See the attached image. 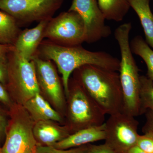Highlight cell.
<instances>
[{
	"mask_svg": "<svg viewBox=\"0 0 153 153\" xmlns=\"http://www.w3.org/2000/svg\"><path fill=\"white\" fill-rule=\"evenodd\" d=\"M88 153H117L106 144L100 145L89 144Z\"/></svg>",
	"mask_w": 153,
	"mask_h": 153,
	"instance_id": "24",
	"label": "cell"
},
{
	"mask_svg": "<svg viewBox=\"0 0 153 153\" xmlns=\"http://www.w3.org/2000/svg\"><path fill=\"white\" fill-rule=\"evenodd\" d=\"M8 70L7 84L22 104L41 93L33 60H26L14 49L8 55Z\"/></svg>",
	"mask_w": 153,
	"mask_h": 153,
	"instance_id": "5",
	"label": "cell"
},
{
	"mask_svg": "<svg viewBox=\"0 0 153 153\" xmlns=\"http://www.w3.org/2000/svg\"><path fill=\"white\" fill-rule=\"evenodd\" d=\"M105 124L89 127L70 134L66 138L55 144L52 147L59 149H68L98 141L105 140Z\"/></svg>",
	"mask_w": 153,
	"mask_h": 153,
	"instance_id": "13",
	"label": "cell"
},
{
	"mask_svg": "<svg viewBox=\"0 0 153 153\" xmlns=\"http://www.w3.org/2000/svg\"><path fill=\"white\" fill-rule=\"evenodd\" d=\"M36 56L55 62L62 75L63 89L67 98L69 94L70 75L77 68L91 65L119 71L120 67V60L106 52H92L84 49L81 45L65 47L49 40L41 42Z\"/></svg>",
	"mask_w": 153,
	"mask_h": 153,
	"instance_id": "1",
	"label": "cell"
},
{
	"mask_svg": "<svg viewBox=\"0 0 153 153\" xmlns=\"http://www.w3.org/2000/svg\"><path fill=\"white\" fill-rule=\"evenodd\" d=\"M126 153H148L141 149L137 146H135L130 149Z\"/></svg>",
	"mask_w": 153,
	"mask_h": 153,
	"instance_id": "29",
	"label": "cell"
},
{
	"mask_svg": "<svg viewBox=\"0 0 153 153\" xmlns=\"http://www.w3.org/2000/svg\"><path fill=\"white\" fill-rule=\"evenodd\" d=\"M14 49L13 45L0 44V61L7 60L9 53Z\"/></svg>",
	"mask_w": 153,
	"mask_h": 153,
	"instance_id": "26",
	"label": "cell"
},
{
	"mask_svg": "<svg viewBox=\"0 0 153 153\" xmlns=\"http://www.w3.org/2000/svg\"><path fill=\"white\" fill-rule=\"evenodd\" d=\"M131 23L120 25L114 31V37L120 49L121 60L119 71L123 95L122 112L134 117L141 115L140 99V75L130 44Z\"/></svg>",
	"mask_w": 153,
	"mask_h": 153,
	"instance_id": "3",
	"label": "cell"
},
{
	"mask_svg": "<svg viewBox=\"0 0 153 153\" xmlns=\"http://www.w3.org/2000/svg\"><path fill=\"white\" fill-rule=\"evenodd\" d=\"M45 38L65 47L81 45L85 41L84 22L76 12H63L48 22L44 32Z\"/></svg>",
	"mask_w": 153,
	"mask_h": 153,
	"instance_id": "7",
	"label": "cell"
},
{
	"mask_svg": "<svg viewBox=\"0 0 153 153\" xmlns=\"http://www.w3.org/2000/svg\"><path fill=\"white\" fill-rule=\"evenodd\" d=\"M54 122L44 120L35 123L33 134L39 145L52 146L71 134L67 126H60Z\"/></svg>",
	"mask_w": 153,
	"mask_h": 153,
	"instance_id": "14",
	"label": "cell"
},
{
	"mask_svg": "<svg viewBox=\"0 0 153 153\" xmlns=\"http://www.w3.org/2000/svg\"><path fill=\"white\" fill-rule=\"evenodd\" d=\"M140 99L141 115L147 110L153 111V83L144 75L140 76Z\"/></svg>",
	"mask_w": 153,
	"mask_h": 153,
	"instance_id": "20",
	"label": "cell"
},
{
	"mask_svg": "<svg viewBox=\"0 0 153 153\" xmlns=\"http://www.w3.org/2000/svg\"><path fill=\"white\" fill-rule=\"evenodd\" d=\"M35 122L25 108L15 115L0 153H35L38 145L33 128Z\"/></svg>",
	"mask_w": 153,
	"mask_h": 153,
	"instance_id": "9",
	"label": "cell"
},
{
	"mask_svg": "<svg viewBox=\"0 0 153 153\" xmlns=\"http://www.w3.org/2000/svg\"><path fill=\"white\" fill-rule=\"evenodd\" d=\"M50 20L39 22L35 27L26 29L19 34L14 45L15 50L26 60L31 61L36 55L44 38L46 26Z\"/></svg>",
	"mask_w": 153,
	"mask_h": 153,
	"instance_id": "12",
	"label": "cell"
},
{
	"mask_svg": "<svg viewBox=\"0 0 153 153\" xmlns=\"http://www.w3.org/2000/svg\"><path fill=\"white\" fill-rule=\"evenodd\" d=\"M36 66V75L40 89L59 109L66 107L65 94L56 69L50 60L37 56L33 60Z\"/></svg>",
	"mask_w": 153,
	"mask_h": 153,
	"instance_id": "11",
	"label": "cell"
},
{
	"mask_svg": "<svg viewBox=\"0 0 153 153\" xmlns=\"http://www.w3.org/2000/svg\"><path fill=\"white\" fill-rule=\"evenodd\" d=\"M64 0H0V10L16 21L19 26L53 18Z\"/></svg>",
	"mask_w": 153,
	"mask_h": 153,
	"instance_id": "6",
	"label": "cell"
},
{
	"mask_svg": "<svg viewBox=\"0 0 153 153\" xmlns=\"http://www.w3.org/2000/svg\"><path fill=\"white\" fill-rule=\"evenodd\" d=\"M1 147H0V153H1Z\"/></svg>",
	"mask_w": 153,
	"mask_h": 153,
	"instance_id": "30",
	"label": "cell"
},
{
	"mask_svg": "<svg viewBox=\"0 0 153 153\" xmlns=\"http://www.w3.org/2000/svg\"><path fill=\"white\" fill-rule=\"evenodd\" d=\"M89 144L68 149H59L52 146L38 145L35 153H88Z\"/></svg>",
	"mask_w": 153,
	"mask_h": 153,
	"instance_id": "21",
	"label": "cell"
},
{
	"mask_svg": "<svg viewBox=\"0 0 153 153\" xmlns=\"http://www.w3.org/2000/svg\"><path fill=\"white\" fill-rule=\"evenodd\" d=\"M23 105L35 122L44 120L62 121L60 114L43 98L41 93L37 94Z\"/></svg>",
	"mask_w": 153,
	"mask_h": 153,
	"instance_id": "15",
	"label": "cell"
},
{
	"mask_svg": "<svg viewBox=\"0 0 153 153\" xmlns=\"http://www.w3.org/2000/svg\"><path fill=\"white\" fill-rule=\"evenodd\" d=\"M74 72L75 79L105 114L111 115L122 112L123 95L117 71L86 65Z\"/></svg>",
	"mask_w": 153,
	"mask_h": 153,
	"instance_id": "2",
	"label": "cell"
},
{
	"mask_svg": "<svg viewBox=\"0 0 153 153\" xmlns=\"http://www.w3.org/2000/svg\"><path fill=\"white\" fill-rule=\"evenodd\" d=\"M131 52L140 56L147 67V77L153 83V50L140 36H137L130 42Z\"/></svg>",
	"mask_w": 153,
	"mask_h": 153,
	"instance_id": "19",
	"label": "cell"
},
{
	"mask_svg": "<svg viewBox=\"0 0 153 153\" xmlns=\"http://www.w3.org/2000/svg\"><path fill=\"white\" fill-rule=\"evenodd\" d=\"M7 129V120L2 114L0 112V147L2 140L6 136Z\"/></svg>",
	"mask_w": 153,
	"mask_h": 153,
	"instance_id": "27",
	"label": "cell"
},
{
	"mask_svg": "<svg viewBox=\"0 0 153 153\" xmlns=\"http://www.w3.org/2000/svg\"><path fill=\"white\" fill-rule=\"evenodd\" d=\"M3 85L0 82V101L4 104L9 105L10 103V100L8 94Z\"/></svg>",
	"mask_w": 153,
	"mask_h": 153,
	"instance_id": "28",
	"label": "cell"
},
{
	"mask_svg": "<svg viewBox=\"0 0 153 153\" xmlns=\"http://www.w3.org/2000/svg\"><path fill=\"white\" fill-rule=\"evenodd\" d=\"M68 11L79 14L84 22L85 41L95 43L111 34V30L105 24V18L98 6L97 0H73Z\"/></svg>",
	"mask_w": 153,
	"mask_h": 153,
	"instance_id": "10",
	"label": "cell"
},
{
	"mask_svg": "<svg viewBox=\"0 0 153 153\" xmlns=\"http://www.w3.org/2000/svg\"><path fill=\"white\" fill-rule=\"evenodd\" d=\"M137 146L148 153H153V135L151 134L144 133L139 135Z\"/></svg>",
	"mask_w": 153,
	"mask_h": 153,
	"instance_id": "22",
	"label": "cell"
},
{
	"mask_svg": "<svg viewBox=\"0 0 153 153\" xmlns=\"http://www.w3.org/2000/svg\"><path fill=\"white\" fill-rule=\"evenodd\" d=\"M8 81V59L0 61V82L3 85L7 84Z\"/></svg>",
	"mask_w": 153,
	"mask_h": 153,
	"instance_id": "25",
	"label": "cell"
},
{
	"mask_svg": "<svg viewBox=\"0 0 153 153\" xmlns=\"http://www.w3.org/2000/svg\"><path fill=\"white\" fill-rule=\"evenodd\" d=\"M145 114L146 121L143 126L142 131L144 134H151L153 135V111L147 110Z\"/></svg>",
	"mask_w": 153,
	"mask_h": 153,
	"instance_id": "23",
	"label": "cell"
},
{
	"mask_svg": "<svg viewBox=\"0 0 153 153\" xmlns=\"http://www.w3.org/2000/svg\"><path fill=\"white\" fill-rule=\"evenodd\" d=\"M105 122V142L117 153H126L136 146L139 122L135 117L120 112L109 115Z\"/></svg>",
	"mask_w": 153,
	"mask_h": 153,
	"instance_id": "8",
	"label": "cell"
},
{
	"mask_svg": "<svg viewBox=\"0 0 153 153\" xmlns=\"http://www.w3.org/2000/svg\"><path fill=\"white\" fill-rule=\"evenodd\" d=\"M21 31L14 18L0 11V44L14 45Z\"/></svg>",
	"mask_w": 153,
	"mask_h": 153,
	"instance_id": "18",
	"label": "cell"
},
{
	"mask_svg": "<svg viewBox=\"0 0 153 153\" xmlns=\"http://www.w3.org/2000/svg\"><path fill=\"white\" fill-rule=\"evenodd\" d=\"M98 6L106 20L120 22L128 13V0H97Z\"/></svg>",
	"mask_w": 153,
	"mask_h": 153,
	"instance_id": "17",
	"label": "cell"
},
{
	"mask_svg": "<svg viewBox=\"0 0 153 153\" xmlns=\"http://www.w3.org/2000/svg\"><path fill=\"white\" fill-rule=\"evenodd\" d=\"M128 1L139 18L146 42L153 49V14L150 7V0H128Z\"/></svg>",
	"mask_w": 153,
	"mask_h": 153,
	"instance_id": "16",
	"label": "cell"
},
{
	"mask_svg": "<svg viewBox=\"0 0 153 153\" xmlns=\"http://www.w3.org/2000/svg\"><path fill=\"white\" fill-rule=\"evenodd\" d=\"M69 94L67 107L70 133L105 123V114L75 79L68 83Z\"/></svg>",
	"mask_w": 153,
	"mask_h": 153,
	"instance_id": "4",
	"label": "cell"
}]
</instances>
